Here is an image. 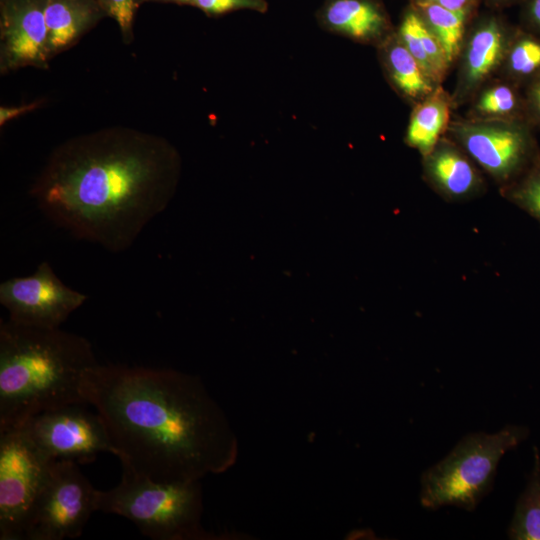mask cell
<instances>
[{"instance_id": "cell-1", "label": "cell", "mask_w": 540, "mask_h": 540, "mask_svg": "<svg viewBox=\"0 0 540 540\" xmlns=\"http://www.w3.org/2000/svg\"><path fill=\"white\" fill-rule=\"evenodd\" d=\"M181 167L179 152L165 138L113 126L56 147L30 195L59 228L118 253L166 209Z\"/></svg>"}, {"instance_id": "cell-2", "label": "cell", "mask_w": 540, "mask_h": 540, "mask_svg": "<svg viewBox=\"0 0 540 540\" xmlns=\"http://www.w3.org/2000/svg\"><path fill=\"white\" fill-rule=\"evenodd\" d=\"M121 465L157 482H193L235 461L237 442L195 376L168 369L97 364L83 379Z\"/></svg>"}, {"instance_id": "cell-3", "label": "cell", "mask_w": 540, "mask_h": 540, "mask_svg": "<svg viewBox=\"0 0 540 540\" xmlns=\"http://www.w3.org/2000/svg\"><path fill=\"white\" fill-rule=\"evenodd\" d=\"M98 364L92 344L60 328L0 321V431L50 409L84 404L81 386Z\"/></svg>"}, {"instance_id": "cell-4", "label": "cell", "mask_w": 540, "mask_h": 540, "mask_svg": "<svg viewBox=\"0 0 540 540\" xmlns=\"http://www.w3.org/2000/svg\"><path fill=\"white\" fill-rule=\"evenodd\" d=\"M97 511L133 522L153 540L204 539L199 481L157 482L122 466L120 482L97 490Z\"/></svg>"}, {"instance_id": "cell-5", "label": "cell", "mask_w": 540, "mask_h": 540, "mask_svg": "<svg viewBox=\"0 0 540 540\" xmlns=\"http://www.w3.org/2000/svg\"><path fill=\"white\" fill-rule=\"evenodd\" d=\"M526 427L507 425L495 434L463 438L439 463L422 474V506L453 505L472 511L492 488L501 457L527 438Z\"/></svg>"}, {"instance_id": "cell-6", "label": "cell", "mask_w": 540, "mask_h": 540, "mask_svg": "<svg viewBox=\"0 0 540 540\" xmlns=\"http://www.w3.org/2000/svg\"><path fill=\"white\" fill-rule=\"evenodd\" d=\"M97 511V489L70 459L51 461L28 514L24 539L63 540L79 537Z\"/></svg>"}, {"instance_id": "cell-7", "label": "cell", "mask_w": 540, "mask_h": 540, "mask_svg": "<svg viewBox=\"0 0 540 540\" xmlns=\"http://www.w3.org/2000/svg\"><path fill=\"white\" fill-rule=\"evenodd\" d=\"M526 120L484 119L463 121L451 126L455 143L500 188L514 181L540 149Z\"/></svg>"}, {"instance_id": "cell-8", "label": "cell", "mask_w": 540, "mask_h": 540, "mask_svg": "<svg viewBox=\"0 0 540 540\" xmlns=\"http://www.w3.org/2000/svg\"><path fill=\"white\" fill-rule=\"evenodd\" d=\"M51 460L21 428L0 431V539L23 540Z\"/></svg>"}, {"instance_id": "cell-9", "label": "cell", "mask_w": 540, "mask_h": 540, "mask_svg": "<svg viewBox=\"0 0 540 540\" xmlns=\"http://www.w3.org/2000/svg\"><path fill=\"white\" fill-rule=\"evenodd\" d=\"M49 460L70 459L90 463L101 452L113 454L106 427L84 404L43 411L20 427Z\"/></svg>"}, {"instance_id": "cell-10", "label": "cell", "mask_w": 540, "mask_h": 540, "mask_svg": "<svg viewBox=\"0 0 540 540\" xmlns=\"http://www.w3.org/2000/svg\"><path fill=\"white\" fill-rule=\"evenodd\" d=\"M87 298L64 284L46 261L33 274L12 277L0 284V303L9 319L41 328H60Z\"/></svg>"}, {"instance_id": "cell-11", "label": "cell", "mask_w": 540, "mask_h": 540, "mask_svg": "<svg viewBox=\"0 0 540 540\" xmlns=\"http://www.w3.org/2000/svg\"><path fill=\"white\" fill-rule=\"evenodd\" d=\"M47 0L0 1V71L48 68Z\"/></svg>"}, {"instance_id": "cell-12", "label": "cell", "mask_w": 540, "mask_h": 540, "mask_svg": "<svg viewBox=\"0 0 540 540\" xmlns=\"http://www.w3.org/2000/svg\"><path fill=\"white\" fill-rule=\"evenodd\" d=\"M474 163L455 142L440 139L423 157L424 177L445 200H470L484 191L483 178Z\"/></svg>"}, {"instance_id": "cell-13", "label": "cell", "mask_w": 540, "mask_h": 540, "mask_svg": "<svg viewBox=\"0 0 540 540\" xmlns=\"http://www.w3.org/2000/svg\"><path fill=\"white\" fill-rule=\"evenodd\" d=\"M326 31L365 44H381L392 33L389 18L375 0H324L316 13Z\"/></svg>"}, {"instance_id": "cell-14", "label": "cell", "mask_w": 540, "mask_h": 540, "mask_svg": "<svg viewBox=\"0 0 540 540\" xmlns=\"http://www.w3.org/2000/svg\"><path fill=\"white\" fill-rule=\"evenodd\" d=\"M513 33L495 18L482 21L470 35L464 50L457 94L471 95L504 62Z\"/></svg>"}, {"instance_id": "cell-15", "label": "cell", "mask_w": 540, "mask_h": 540, "mask_svg": "<svg viewBox=\"0 0 540 540\" xmlns=\"http://www.w3.org/2000/svg\"><path fill=\"white\" fill-rule=\"evenodd\" d=\"M107 17L98 0H47V54L49 60L74 46Z\"/></svg>"}, {"instance_id": "cell-16", "label": "cell", "mask_w": 540, "mask_h": 540, "mask_svg": "<svg viewBox=\"0 0 540 540\" xmlns=\"http://www.w3.org/2000/svg\"><path fill=\"white\" fill-rule=\"evenodd\" d=\"M383 67L392 85L405 97L423 100L435 89V82L392 33L380 44Z\"/></svg>"}, {"instance_id": "cell-17", "label": "cell", "mask_w": 540, "mask_h": 540, "mask_svg": "<svg viewBox=\"0 0 540 540\" xmlns=\"http://www.w3.org/2000/svg\"><path fill=\"white\" fill-rule=\"evenodd\" d=\"M450 99L440 87L414 108L406 131V143L424 157L440 141L448 128Z\"/></svg>"}, {"instance_id": "cell-18", "label": "cell", "mask_w": 540, "mask_h": 540, "mask_svg": "<svg viewBox=\"0 0 540 540\" xmlns=\"http://www.w3.org/2000/svg\"><path fill=\"white\" fill-rule=\"evenodd\" d=\"M414 9L441 43L449 63H453L462 49L468 16L425 0H415Z\"/></svg>"}, {"instance_id": "cell-19", "label": "cell", "mask_w": 540, "mask_h": 540, "mask_svg": "<svg viewBox=\"0 0 540 540\" xmlns=\"http://www.w3.org/2000/svg\"><path fill=\"white\" fill-rule=\"evenodd\" d=\"M534 467L528 484L520 495L512 522L509 538L515 540H540V457L534 449Z\"/></svg>"}, {"instance_id": "cell-20", "label": "cell", "mask_w": 540, "mask_h": 540, "mask_svg": "<svg viewBox=\"0 0 540 540\" xmlns=\"http://www.w3.org/2000/svg\"><path fill=\"white\" fill-rule=\"evenodd\" d=\"M503 65L509 81L527 86L540 74V36L524 29L516 30Z\"/></svg>"}, {"instance_id": "cell-21", "label": "cell", "mask_w": 540, "mask_h": 540, "mask_svg": "<svg viewBox=\"0 0 540 540\" xmlns=\"http://www.w3.org/2000/svg\"><path fill=\"white\" fill-rule=\"evenodd\" d=\"M512 81L501 82L485 89L474 110L481 118L499 120H526L525 94Z\"/></svg>"}, {"instance_id": "cell-22", "label": "cell", "mask_w": 540, "mask_h": 540, "mask_svg": "<svg viewBox=\"0 0 540 540\" xmlns=\"http://www.w3.org/2000/svg\"><path fill=\"white\" fill-rule=\"evenodd\" d=\"M500 190L505 199L540 223V149L528 167Z\"/></svg>"}, {"instance_id": "cell-23", "label": "cell", "mask_w": 540, "mask_h": 540, "mask_svg": "<svg viewBox=\"0 0 540 540\" xmlns=\"http://www.w3.org/2000/svg\"><path fill=\"white\" fill-rule=\"evenodd\" d=\"M108 17L118 25L122 40L130 44L134 39V21L139 7L144 0H98Z\"/></svg>"}, {"instance_id": "cell-24", "label": "cell", "mask_w": 540, "mask_h": 540, "mask_svg": "<svg viewBox=\"0 0 540 540\" xmlns=\"http://www.w3.org/2000/svg\"><path fill=\"white\" fill-rule=\"evenodd\" d=\"M193 6L210 17L237 10H253L260 13H265L268 10L266 0H194Z\"/></svg>"}, {"instance_id": "cell-25", "label": "cell", "mask_w": 540, "mask_h": 540, "mask_svg": "<svg viewBox=\"0 0 540 540\" xmlns=\"http://www.w3.org/2000/svg\"><path fill=\"white\" fill-rule=\"evenodd\" d=\"M525 101L527 121L540 128V74L527 85Z\"/></svg>"}, {"instance_id": "cell-26", "label": "cell", "mask_w": 540, "mask_h": 540, "mask_svg": "<svg viewBox=\"0 0 540 540\" xmlns=\"http://www.w3.org/2000/svg\"><path fill=\"white\" fill-rule=\"evenodd\" d=\"M524 30L540 36V0H524Z\"/></svg>"}, {"instance_id": "cell-27", "label": "cell", "mask_w": 540, "mask_h": 540, "mask_svg": "<svg viewBox=\"0 0 540 540\" xmlns=\"http://www.w3.org/2000/svg\"><path fill=\"white\" fill-rule=\"evenodd\" d=\"M437 4L448 10L465 14L467 16L475 9L478 0H425Z\"/></svg>"}, {"instance_id": "cell-28", "label": "cell", "mask_w": 540, "mask_h": 540, "mask_svg": "<svg viewBox=\"0 0 540 540\" xmlns=\"http://www.w3.org/2000/svg\"><path fill=\"white\" fill-rule=\"evenodd\" d=\"M39 105L38 102H33L17 107H0V125L2 126L9 120L18 117L21 114L34 110Z\"/></svg>"}, {"instance_id": "cell-29", "label": "cell", "mask_w": 540, "mask_h": 540, "mask_svg": "<svg viewBox=\"0 0 540 540\" xmlns=\"http://www.w3.org/2000/svg\"><path fill=\"white\" fill-rule=\"evenodd\" d=\"M194 0H144L145 2H161V3H175L179 5H191L193 6Z\"/></svg>"}, {"instance_id": "cell-30", "label": "cell", "mask_w": 540, "mask_h": 540, "mask_svg": "<svg viewBox=\"0 0 540 540\" xmlns=\"http://www.w3.org/2000/svg\"><path fill=\"white\" fill-rule=\"evenodd\" d=\"M517 1L523 2L524 0H496V3L503 5V4H511Z\"/></svg>"}, {"instance_id": "cell-31", "label": "cell", "mask_w": 540, "mask_h": 540, "mask_svg": "<svg viewBox=\"0 0 540 540\" xmlns=\"http://www.w3.org/2000/svg\"><path fill=\"white\" fill-rule=\"evenodd\" d=\"M1 1V0H0Z\"/></svg>"}]
</instances>
